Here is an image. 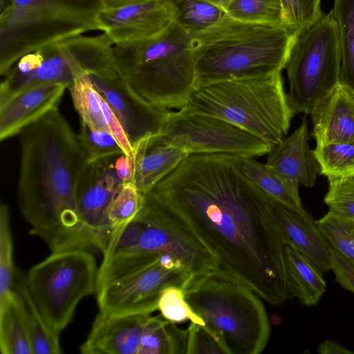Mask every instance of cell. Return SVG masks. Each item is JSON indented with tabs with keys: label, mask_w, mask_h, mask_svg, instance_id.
Returning a JSON list of instances; mask_svg holds the SVG:
<instances>
[{
	"label": "cell",
	"mask_w": 354,
	"mask_h": 354,
	"mask_svg": "<svg viewBox=\"0 0 354 354\" xmlns=\"http://www.w3.org/2000/svg\"><path fill=\"white\" fill-rule=\"evenodd\" d=\"M241 158L188 155L145 194L143 207L209 251L216 272L278 306L292 297L286 243L268 196L245 176Z\"/></svg>",
	"instance_id": "1"
},
{
	"label": "cell",
	"mask_w": 354,
	"mask_h": 354,
	"mask_svg": "<svg viewBox=\"0 0 354 354\" xmlns=\"http://www.w3.org/2000/svg\"><path fill=\"white\" fill-rule=\"evenodd\" d=\"M18 137L17 201L29 234L40 238L51 253L91 251L76 204V183L86 162L77 134L57 107Z\"/></svg>",
	"instance_id": "2"
},
{
	"label": "cell",
	"mask_w": 354,
	"mask_h": 354,
	"mask_svg": "<svg viewBox=\"0 0 354 354\" xmlns=\"http://www.w3.org/2000/svg\"><path fill=\"white\" fill-rule=\"evenodd\" d=\"M298 33L286 25L245 21L226 14L192 36L196 85L281 73Z\"/></svg>",
	"instance_id": "3"
},
{
	"label": "cell",
	"mask_w": 354,
	"mask_h": 354,
	"mask_svg": "<svg viewBox=\"0 0 354 354\" xmlns=\"http://www.w3.org/2000/svg\"><path fill=\"white\" fill-rule=\"evenodd\" d=\"M118 74L145 102L180 109L196 86L192 36L173 21L151 37L113 47Z\"/></svg>",
	"instance_id": "4"
},
{
	"label": "cell",
	"mask_w": 354,
	"mask_h": 354,
	"mask_svg": "<svg viewBox=\"0 0 354 354\" xmlns=\"http://www.w3.org/2000/svg\"><path fill=\"white\" fill-rule=\"evenodd\" d=\"M180 109L225 120L264 140L272 149L286 138L296 114L281 73L197 84Z\"/></svg>",
	"instance_id": "5"
},
{
	"label": "cell",
	"mask_w": 354,
	"mask_h": 354,
	"mask_svg": "<svg viewBox=\"0 0 354 354\" xmlns=\"http://www.w3.org/2000/svg\"><path fill=\"white\" fill-rule=\"evenodd\" d=\"M185 292L205 325L223 335L230 354H259L265 349L269 318L262 299L251 289L214 272L194 280Z\"/></svg>",
	"instance_id": "6"
},
{
	"label": "cell",
	"mask_w": 354,
	"mask_h": 354,
	"mask_svg": "<svg viewBox=\"0 0 354 354\" xmlns=\"http://www.w3.org/2000/svg\"><path fill=\"white\" fill-rule=\"evenodd\" d=\"M100 0H1L0 48L10 59L97 30Z\"/></svg>",
	"instance_id": "7"
},
{
	"label": "cell",
	"mask_w": 354,
	"mask_h": 354,
	"mask_svg": "<svg viewBox=\"0 0 354 354\" xmlns=\"http://www.w3.org/2000/svg\"><path fill=\"white\" fill-rule=\"evenodd\" d=\"M193 279L169 256L156 254L103 258L98 269L96 300L100 312L113 315L151 314L161 292L169 286L185 290Z\"/></svg>",
	"instance_id": "8"
},
{
	"label": "cell",
	"mask_w": 354,
	"mask_h": 354,
	"mask_svg": "<svg viewBox=\"0 0 354 354\" xmlns=\"http://www.w3.org/2000/svg\"><path fill=\"white\" fill-rule=\"evenodd\" d=\"M113 42L103 33L66 38L20 58L2 77L0 104L28 88L61 84L68 89L84 75L112 77L118 75Z\"/></svg>",
	"instance_id": "9"
},
{
	"label": "cell",
	"mask_w": 354,
	"mask_h": 354,
	"mask_svg": "<svg viewBox=\"0 0 354 354\" xmlns=\"http://www.w3.org/2000/svg\"><path fill=\"white\" fill-rule=\"evenodd\" d=\"M98 269L90 250L75 249L51 253L23 277L36 307L56 333L71 323L82 299L95 294Z\"/></svg>",
	"instance_id": "10"
},
{
	"label": "cell",
	"mask_w": 354,
	"mask_h": 354,
	"mask_svg": "<svg viewBox=\"0 0 354 354\" xmlns=\"http://www.w3.org/2000/svg\"><path fill=\"white\" fill-rule=\"evenodd\" d=\"M341 46L332 10L299 32L286 65L288 97L295 113L310 115L339 82Z\"/></svg>",
	"instance_id": "11"
},
{
	"label": "cell",
	"mask_w": 354,
	"mask_h": 354,
	"mask_svg": "<svg viewBox=\"0 0 354 354\" xmlns=\"http://www.w3.org/2000/svg\"><path fill=\"white\" fill-rule=\"evenodd\" d=\"M136 254L171 257L184 266L193 281L218 268L217 259L205 248L167 226L143 207L115 232L102 257Z\"/></svg>",
	"instance_id": "12"
},
{
	"label": "cell",
	"mask_w": 354,
	"mask_h": 354,
	"mask_svg": "<svg viewBox=\"0 0 354 354\" xmlns=\"http://www.w3.org/2000/svg\"><path fill=\"white\" fill-rule=\"evenodd\" d=\"M158 136L189 155L226 153L258 157L272 149L264 140L225 120L183 109L169 110Z\"/></svg>",
	"instance_id": "13"
},
{
	"label": "cell",
	"mask_w": 354,
	"mask_h": 354,
	"mask_svg": "<svg viewBox=\"0 0 354 354\" xmlns=\"http://www.w3.org/2000/svg\"><path fill=\"white\" fill-rule=\"evenodd\" d=\"M120 155L86 162L76 183V204L83 234L91 250L102 254L115 232L108 218V208L124 183L116 166Z\"/></svg>",
	"instance_id": "14"
},
{
	"label": "cell",
	"mask_w": 354,
	"mask_h": 354,
	"mask_svg": "<svg viewBox=\"0 0 354 354\" xmlns=\"http://www.w3.org/2000/svg\"><path fill=\"white\" fill-rule=\"evenodd\" d=\"M173 21V12L167 0H137L122 7L102 8L95 16L97 30L115 45L155 36Z\"/></svg>",
	"instance_id": "15"
},
{
	"label": "cell",
	"mask_w": 354,
	"mask_h": 354,
	"mask_svg": "<svg viewBox=\"0 0 354 354\" xmlns=\"http://www.w3.org/2000/svg\"><path fill=\"white\" fill-rule=\"evenodd\" d=\"M89 75L116 115L133 149L143 140L160 133L169 109L142 101L119 74L108 78Z\"/></svg>",
	"instance_id": "16"
},
{
	"label": "cell",
	"mask_w": 354,
	"mask_h": 354,
	"mask_svg": "<svg viewBox=\"0 0 354 354\" xmlns=\"http://www.w3.org/2000/svg\"><path fill=\"white\" fill-rule=\"evenodd\" d=\"M150 315L100 311L80 351L83 354H138L140 336Z\"/></svg>",
	"instance_id": "17"
},
{
	"label": "cell",
	"mask_w": 354,
	"mask_h": 354,
	"mask_svg": "<svg viewBox=\"0 0 354 354\" xmlns=\"http://www.w3.org/2000/svg\"><path fill=\"white\" fill-rule=\"evenodd\" d=\"M309 133L305 118L301 124L268 153L266 164L292 187H313L320 174L314 150L308 145Z\"/></svg>",
	"instance_id": "18"
},
{
	"label": "cell",
	"mask_w": 354,
	"mask_h": 354,
	"mask_svg": "<svg viewBox=\"0 0 354 354\" xmlns=\"http://www.w3.org/2000/svg\"><path fill=\"white\" fill-rule=\"evenodd\" d=\"M67 88L61 84L26 88L0 104V140H7L59 106Z\"/></svg>",
	"instance_id": "19"
},
{
	"label": "cell",
	"mask_w": 354,
	"mask_h": 354,
	"mask_svg": "<svg viewBox=\"0 0 354 354\" xmlns=\"http://www.w3.org/2000/svg\"><path fill=\"white\" fill-rule=\"evenodd\" d=\"M269 206L286 245H290L310 259L322 272L331 270L330 245L306 211L290 209L268 197Z\"/></svg>",
	"instance_id": "20"
},
{
	"label": "cell",
	"mask_w": 354,
	"mask_h": 354,
	"mask_svg": "<svg viewBox=\"0 0 354 354\" xmlns=\"http://www.w3.org/2000/svg\"><path fill=\"white\" fill-rule=\"evenodd\" d=\"M310 115L316 145L354 140V92L339 82Z\"/></svg>",
	"instance_id": "21"
},
{
	"label": "cell",
	"mask_w": 354,
	"mask_h": 354,
	"mask_svg": "<svg viewBox=\"0 0 354 354\" xmlns=\"http://www.w3.org/2000/svg\"><path fill=\"white\" fill-rule=\"evenodd\" d=\"M158 135L140 142L134 148L131 158V182L144 195L174 171L189 155L183 150L163 142Z\"/></svg>",
	"instance_id": "22"
},
{
	"label": "cell",
	"mask_w": 354,
	"mask_h": 354,
	"mask_svg": "<svg viewBox=\"0 0 354 354\" xmlns=\"http://www.w3.org/2000/svg\"><path fill=\"white\" fill-rule=\"evenodd\" d=\"M68 90L80 120L93 128L113 134L125 155L132 158L133 149L120 121L90 75L77 77Z\"/></svg>",
	"instance_id": "23"
},
{
	"label": "cell",
	"mask_w": 354,
	"mask_h": 354,
	"mask_svg": "<svg viewBox=\"0 0 354 354\" xmlns=\"http://www.w3.org/2000/svg\"><path fill=\"white\" fill-rule=\"evenodd\" d=\"M290 290L308 307L316 306L326 289L321 270L310 259L290 245H286Z\"/></svg>",
	"instance_id": "24"
},
{
	"label": "cell",
	"mask_w": 354,
	"mask_h": 354,
	"mask_svg": "<svg viewBox=\"0 0 354 354\" xmlns=\"http://www.w3.org/2000/svg\"><path fill=\"white\" fill-rule=\"evenodd\" d=\"M241 167L245 176L268 197L294 211H306L299 188L287 183L266 163L259 162L255 157H242Z\"/></svg>",
	"instance_id": "25"
},
{
	"label": "cell",
	"mask_w": 354,
	"mask_h": 354,
	"mask_svg": "<svg viewBox=\"0 0 354 354\" xmlns=\"http://www.w3.org/2000/svg\"><path fill=\"white\" fill-rule=\"evenodd\" d=\"M2 354H33L19 295L14 289L0 304Z\"/></svg>",
	"instance_id": "26"
},
{
	"label": "cell",
	"mask_w": 354,
	"mask_h": 354,
	"mask_svg": "<svg viewBox=\"0 0 354 354\" xmlns=\"http://www.w3.org/2000/svg\"><path fill=\"white\" fill-rule=\"evenodd\" d=\"M186 346L187 330L162 315H150L140 336L138 354H183Z\"/></svg>",
	"instance_id": "27"
},
{
	"label": "cell",
	"mask_w": 354,
	"mask_h": 354,
	"mask_svg": "<svg viewBox=\"0 0 354 354\" xmlns=\"http://www.w3.org/2000/svg\"><path fill=\"white\" fill-rule=\"evenodd\" d=\"M14 289L21 298L33 354L62 353L60 334L53 330L45 322L29 295L23 277L16 274Z\"/></svg>",
	"instance_id": "28"
},
{
	"label": "cell",
	"mask_w": 354,
	"mask_h": 354,
	"mask_svg": "<svg viewBox=\"0 0 354 354\" xmlns=\"http://www.w3.org/2000/svg\"><path fill=\"white\" fill-rule=\"evenodd\" d=\"M174 21L191 36L214 25L225 15V10L205 0H167Z\"/></svg>",
	"instance_id": "29"
},
{
	"label": "cell",
	"mask_w": 354,
	"mask_h": 354,
	"mask_svg": "<svg viewBox=\"0 0 354 354\" xmlns=\"http://www.w3.org/2000/svg\"><path fill=\"white\" fill-rule=\"evenodd\" d=\"M341 46L339 82L354 92V0H334Z\"/></svg>",
	"instance_id": "30"
},
{
	"label": "cell",
	"mask_w": 354,
	"mask_h": 354,
	"mask_svg": "<svg viewBox=\"0 0 354 354\" xmlns=\"http://www.w3.org/2000/svg\"><path fill=\"white\" fill-rule=\"evenodd\" d=\"M320 174L328 180L354 176V140L316 145Z\"/></svg>",
	"instance_id": "31"
},
{
	"label": "cell",
	"mask_w": 354,
	"mask_h": 354,
	"mask_svg": "<svg viewBox=\"0 0 354 354\" xmlns=\"http://www.w3.org/2000/svg\"><path fill=\"white\" fill-rule=\"evenodd\" d=\"M223 9L238 20L287 26L281 0H231Z\"/></svg>",
	"instance_id": "32"
},
{
	"label": "cell",
	"mask_w": 354,
	"mask_h": 354,
	"mask_svg": "<svg viewBox=\"0 0 354 354\" xmlns=\"http://www.w3.org/2000/svg\"><path fill=\"white\" fill-rule=\"evenodd\" d=\"M315 223L328 245L354 266V221L328 210Z\"/></svg>",
	"instance_id": "33"
},
{
	"label": "cell",
	"mask_w": 354,
	"mask_h": 354,
	"mask_svg": "<svg viewBox=\"0 0 354 354\" xmlns=\"http://www.w3.org/2000/svg\"><path fill=\"white\" fill-rule=\"evenodd\" d=\"M17 272L13 263V243L8 205L0 207V304L14 290Z\"/></svg>",
	"instance_id": "34"
},
{
	"label": "cell",
	"mask_w": 354,
	"mask_h": 354,
	"mask_svg": "<svg viewBox=\"0 0 354 354\" xmlns=\"http://www.w3.org/2000/svg\"><path fill=\"white\" fill-rule=\"evenodd\" d=\"M77 138L86 162L125 154L113 134L93 128L81 120Z\"/></svg>",
	"instance_id": "35"
},
{
	"label": "cell",
	"mask_w": 354,
	"mask_h": 354,
	"mask_svg": "<svg viewBox=\"0 0 354 354\" xmlns=\"http://www.w3.org/2000/svg\"><path fill=\"white\" fill-rule=\"evenodd\" d=\"M145 201V195L133 182L127 181L122 184L112 199L107 212L109 220L115 232L130 222L138 214Z\"/></svg>",
	"instance_id": "36"
},
{
	"label": "cell",
	"mask_w": 354,
	"mask_h": 354,
	"mask_svg": "<svg viewBox=\"0 0 354 354\" xmlns=\"http://www.w3.org/2000/svg\"><path fill=\"white\" fill-rule=\"evenodd\" d=\"M158 310L167 321L183 323L187 321L205 325L203 319L192 309L185 299V290L178 286H169L160 293Z\"/></svg>",
	"instance_id": "37"
},
{
	"label": "cell",
	"mask_w": 354,
	"mask_h": 354,
	"mask_svg": "<svg viewBox=\"0 0 354 354\" xmlns=\"http://www.w3.org/2000/svg\"><path fill=\"white\" fill-rule=\"evenodd\" d=\"M186 354H230V351L219 332L191 322L187 329Z\"/></svg>",
	"instance_id": "38"
},
{
	"label": "cell",
	"mask_w": 354,
	"mask_h": 354,
	"mask_svg": "<svg viewBox=\"0 0 354 354\" xmlns=\"http://www.w3.org/2000/svg\"><path fill=\"white\" fill-rule=\"evenodd\" d=\"M286 25L298 32L324 16L321 0H281Z\"/></svg>",
	"instance_id": "39"
},
{
	"label": "cell",
	"mask_w": 354,
	"mask_h": 354,
	"mask_svg": "<svg viewBox=\"0 0 354 354\" xmlns=\"http://www.w3.org/2000/svg\"><path fill=\"white\" fill-rule=\"evenodd\" d=\"M324 201L328 209L354 221V176L328 180Z\"/></svg>",
	"instance_id": "40"
},
{
	"label": "cell",
	"mask_w": 354,
	"mask_h": 354,
	"mask_svg": "<svg viewBox=\"0 0 354 354\" xmlns=\"http://www.w3.org/2000/svg\"><path fill=\"white\" fill-rule=\"evenodd\" d=\"M330 267L337 282L354 293V266L342 254L329 247Z\"/></svg>",
	"instance_id": "41"
},
{
	"label": "cell",
	"mask_w": 354,
	"mask_h": 354,
	"mask_svg": "<svg viewBox=\"0 0 354 354\" xmlns=\"http://www.w3.org/2000/svg\"><path fill=\"white\" fill-rule=\"evenodd\" d=\"M318 352L320 354H353L354 351H351L340 344L339 343L332 340L326 339L319 344Z\"/></svg>",
	"instance_id": "42"
},
{
	"label": "cell",
	"mask_w": 354,
	"mask_h": 354,
	"mask_svg": "<svg viewBox=\"0 0 354 354\" xmlns=\"http://www.w3.org/2000/svg\"><path fill=\"white\" fill-rule=\"evenodd\" d=\"M103 8H115L133 3L137 0H100Z\"/></svg>",
	"instance_id": "43"
},
{
	"label": "cell",
	"mask_w": 354,
	"mask_h": 354,
	"mask_svg": "<svg viewBox=\"0 0 354 354\" xmlns=\"http://www.w3.org/2000/svg\"><path fill=\"white\" fill-rule=\"evenodd\" d=\"M211 3L221 7L222 8L226 6L231 0H205Z\"/></svg>",
	"instance_id": "44"
}]
</instances>
